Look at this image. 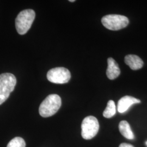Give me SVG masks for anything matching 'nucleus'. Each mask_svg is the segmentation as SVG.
I'll list each match as a JSON object with an SVG mask.
<instances>
[{
    "label": "nucleus",
    "mask_w": 147,
    "mask_h": 147,
    "mask_svg": "<svg viewBox=\"0 0 147 147\" xmlns=\"http://www.w3.org/2000/svg\"><path fill=\"white\" fill-rule=\"evenodd\" d=\"M36 16L34 11L26 9L21 11L16 19V31L19 34H26L30 29Z\"/></svg>",
    "instance_id": "nucleus-3"
},
{
    "label": "nucleus",
    "mask_w": 147,
    "mask_h": 147,
    "mask_svg": "<svg viewBox=\"0 0 147 147\" xmlns=\"http://www.w3.org/2000/svg\"><path fill=\"white\" fill-rule=\"evenodd\" d=\"M62 105L61 97L57 94H50L44 100L39 106V112L42 117H49L54 115Z\"/></svg>",
    "instance_id": "nucleus-1"
},
{
    "label": "nucleus",
    "mask_w": 147,
    "mask_h": 147,
    "mask_svg": "<svg viewBox=\"0 0 147 147\" xmlns=\"http://www.w3.org/2000/svg\"><path fill=\"white\" fill-rule=\"evenodd\" d=\"M107 64L108 66L106 70L107 78L111 80L117 78L121 74V70L118 63L113 58L110 57L107 59Z\"/></svg>",
    "instance_id": "nucleus-8"
},
{
    "label": "nucleus",
    "mask_w": 147,
    "mask_h": 147,
    "mask_svg": "<svg viewBox=\"0 0 147 147\" xmlns=\"http://www.w3.org/2000/svg\"><path fill=\"white\" fill-rule=\"evenodd\" d=\"M119 130L121 134L127 139H134L135 136L131 130L130 124L127 121H121L119 124Z\"/></svg>",
    "instance_id": "nucleus-10"
},
{
    "label": "nucleus",
    "mask_w": 147,
    "mask_h": 147,
    "mask_svg": "<svg viewBox=\"0 0 147 147\" xmlns=\"http://www.w3.org/2000/svg\"><path fill=\"white\" fill-rule=\"evenodd\" d=\"M124 61L126 65L134 70L142 68L144 64L142 59L135 55H127L125 57Z\"/></svg>",
    "instance_id": "nucleus-9"
},
{
    "label": "nucleus",
    "mask_w": 147,
    "mask_h": 147,
    "mask_svg": "<svg viewBox=\"0 0 147 147\" xmlns=\"http://www.w3.org/2000/svg\"><path fill=\"white\" fill-rule=\"evenodd\" d=\"M101 22L106 28L112 31H118L126 27L129 23V20L125 16L110 14L102 17Z\"/></svg>",
    "instance_id": "nucleus-4"
},
{
    "label": "nucleus",
    "mask_w": 147,
    "mask_h": 147,
    "mask_svg": "<svg viewBox=\"0 0 147 147\" xmlns=\"http://www.w3.org/2000/svg\"><path fill=\"white\" fill-rule=\"evenodd\" d=\"M69 2H75V0H70V1H69Z\"/></svg>",
    "instance_id": "nucleus-14"
},
{
    "label": "nucleus",
    "mask_w": 147,
    "mask_h": 147,
    "mask_svg": "<svg viewBox=\"0 0 147 147\" xmlns=\"http://www.w3.org/2000/svg\"><path fill=\"white\" fill-rule=\"evenodd\" d=\"M70 78L71 74L69 70L63 67L51 69L47 72V80L53 84H66L68 82Z\"/></svg>",
    "instance_id": "nucleus-6"
},
{
    "label": "nucleus",
    "mask_w": 147,
    "mask_h": 147,
    "mask_svg": "<svg viewBox=\"0 0 147 147\" xmlns=\"http://www.w3.org/2000/svg\"><path fill=\"white\" fill-rule=\"evenodd\" d=\"M116 113V107L115 102L113 100H109L103 112V116L106 118H110L115 116Z\"/></svg>",
    "instance_id": "nucleus-11"
},
{
    "label": "nucleus",
    "mask_w": 147,
    "mask_h": 147,
    "mask_svg": "<svg viewBox=\"0 0 147 147\" xmlns=\"http://www.w3.org/2000/svg\"><path fill=\"white\" fill-rule=\"evenodd\" d=\"M16 84V76L11 73L0 75V105L8 99Z\"/></svg>",
    "instance_id": "nucleus-2"
},
{
    "label": "nucleus",
    "mask_w": 147,
    "mask_h": 147,
    "mask_svg": "<svg viewBox=\"0 0 147 147\" xmlns=\"http://www.w3.org/2000/svg\"><path fill=\"white\" fill-rule=\"evenodd\" d=\"M146 144H147V142H146Z\"/></svg>",
    "instance_id": "nucleus-15"
},
{
    "label": "nucleus",
    "mask_w": 147,
    "mask_h": 147,
    "mask_svg": "<svg viewBox=\"0 0 147 147\" xmlns=\"http://www.w3.org/2000/svg\"><path fill=\"white\" fill-rule=\"evenodd\" d=\"M26 143L24 140L20 137H16L12 139L7 145V147H25Z\"/></svg>",
    "instance_id": "nucleus-12"
},
{
    "label": "nucleus",
    "mask_w": 147,
    "mask_h": 147,
    "mask_svg": "<svg viewBox=\"0 0 147 147\" xmlns=\"http://www.w3.org/2000/svg\"><path fill=\"white\" fill-rule=\"evenodd\" d=\"M119 147H134L131 144H127V143H123L119 145Z\"/></svg>",
    "instance_id": "nucleus-13"
},
{
    "label": "nucleus",
    "mask_w": 147,
    "mask_h": 147,
    "mask_svg": "<svg viewBox=\"0 0 147 147\" xmlns=\"http://www.w3.org/2000/svg\"><path fill=\"white\" fill-rule=\"evenodd\" d=\"M141 101L139 99L131 96L126 95L122 97L118 101L117 105V110L119 113H124L127 110L131 105L140 103Z\"/></svg>",
    "instance_id": "nucleus-7"
},
{
    "label": "nucleus",
    "mask_w": 147,
    "mask_h": 147,
    "mask_svg": "<svg viewBox=\"0 0 147 147\" xmlns=\"http://www.w3.org/2000/svg\"><path fill=\"white\" fill-rule=\"evenodd\" d=\"M81 135L84 140H90L94 137L99 130V124L94 116L86 117L81 124Z\"/></svg>",
    "instance_id": "nucleus-5"
}]
</instances>
